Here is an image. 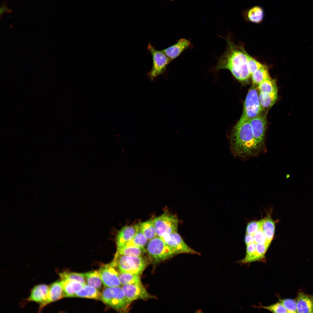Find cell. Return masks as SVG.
<instances>
[{"label": "cell", "mask_w": 313, "mask_h": 313, "mask_svg": "<svg viewBox=\"0 0 313 313\" xmlns=\"http://www.w3.org/2000/svg\"><path fill=\"white\" fill-rule=\"evenodd\" d=\"M153 220L158 236L161 237L166 234L177 232L179 219L176 215L168 211Z\"/></svg>", "instance_id": "obj_7"}, {"label": "cell", "mask_w": 313, "mask_h": 313, "mask_svg": "<svg viewBox=\"0 0 313 313\" xmlns=\"http://www.w3.org/2000/svg\"><path fill=\"white\" fill-rule=\"evenodd\" d=\"M245 241L246 245L255 242L254 235L246 234L245 238Z\"/></svg>", "instance_id": "obj_39"}, {"label": "cell", "mask_w": 313, "mask_h": 313, "mask_svg": "<svg viewBox=\"0 0 313 313\" xmlns=\"http://www.w3.org/2000/svg\"><path fill=\"white\" fill-rule=\"evenodd\" d=\"M98 272L104 285L111 287L121 286L119 278V271L111 263L102 265Z\"/></svg>", "instance_id": "obj_11"}, {"label": "cell", "mask_w": 313, "mask_h": 313, "mask_svg": "<svg viewBox=\"0 0 313 313\" xmlns=\"http://www.w3.org/2000/svg\"><path fill=\"white\" fill-rule=\"evenodd\" d=\"M229 138L232 153L241 159L257 156L266 151L255 139L249 121H238L232 130Z\"/></svg>", "instance_id": "obj_1"}, {"label": "cell", "mask_w": 313, "mask_h": 313, "mask_svg": "<svg viewBox=\"0 0 313 313\" xmlns=\"http://www.w3.org/2000/svg\"><path fill=\"white\" fill-rule=\"evenodd\" d=\"M118 271L119 278L121 285L142 283L139 275Z\"/></svg>", "instance_id": "obj_29"}, {"label": "cell", "mask_w": 313, "mask_h": 313, "mask_svg": "<svg viewBox=\"0 0 313 313\" xmlns=\"http://www.w3.org/2000/svg\"><path fill=\"white\" fill-rule=\"evenodd\" d=\"M261 221L262 229L268 241L270 243L274 235L275 223L269 214H267L265 218L261 219Z\"/></svg>", "instance_id": "obj_21"}, {"label": "cell", "mask_w": 313, "mask_h": 313, "mask_svg": "<svg viewBox=\"0 0 313 313\" xmlns=\"http://www.w3.org/2000/svg\"><path fill=\"white\" fill-rule=\"evenodd\" d=\"M104 288L101 293V300L118 312H127L131 303L126 298L121 286Z\"/></svg>", "instance_id": "obj_4"}, {"label": "cell", "mask_w": 313, "mask_h": 313, "mask_svg": "<svg viewBox=\"0 0 313 313\" xmlns=\"http://www.w3.org/2000/svg\"><path fill=\"white\" fill-rule=\"evenodd\" d=\"M269 246L265 244L256 243V250L258 261L265 262V254Z\"/></svg>", "instance_id": "obj_35"}, {"label": "cell", "mask_w": 313, "mask_h": 313, "mask_svg": "<svg viewBox=\"0 0 313 313\" xmlns=\"http://www.w3.org/2000/svg\"><path fill=\"white\" fill-rule=\"evenodd\" d=\"M191 45L189 40L181 38L176 44L162 51L172 61L176 58L184 50L190 47Z\"/></svg>", "instance_id": "obj_15"}, {"label": "cell", "mask_w": 313, "mask_h": 313, "mask_svg": "<svg viewBox=\"0 0 313 313\" xmlns=\"http://www.w3.org/2000/svg\"><path fill=\"white\" fill-rule=\"evenodd\" d=\"M296 302L297 312L313 313V296L300 292Z\"/></svg>", "instance_id": "obj_17"}, {"label": "cell", "mask_w": 313, "mask_h": 313, "mask_svg": "<svg viewBox=\"0 0 313 313\" xmlns=\"http://www.w3.org/2000/svg\"><path fill=\"white\" fill-rule=\"evenodd\" d=\"M257 86L253 84L248 90L244 105L242 114L238 122L249 121L262 114L264 110L259 98Z\"/></svg>", "instance_id": "obj_5"}, {"label": "cell", "mask_w": 313, "mask_h": 313, "mask_svg": "<svg viewBox=\"0 0 313 313\" xmlns=\"http://www.w3.org/2000/svg\"><path fill=\"white\" fill-rule=\"evenodd\" d=\"M257 88L259 92L271 93L278 91L276 80L270 77L261 83Z\"/></svg>", "instance_id": "obj_28"}, {"label": "cell", "mask_w": 313, "mask_h": 313, "mask_svg": "<svg viewBox=\"0 0 313 313\" xmlns=\"http://www.w3.org/2000/svg\"><path fill=\"white\" fill-rule=\"evenodd\" d=\"M257 307L265 309L274 313H288L287 309L280 302L268 306L260 305Z\"/></svg>", "instance_id": "obj_33"}, {"label": "cell", "mask_w": 313, "mask_h": 313, "mask_svg": "<svg viewBox=\"0 0 313 313\" xmlns=\"http://www.w3.org/2000/svg\"><path fill=\"white\" fill-rule=\"evenodd\" d=\"M49 289V285L41 284L34 286L31 290L29 296L26 300L27 302H35L39 305L40 312L46 306Z\"/></svg>", "instance_id": "obj_13"}, {"label": "cell", "mask_w": 313, "mask_h": 313, "mask_svg": "<svg viewBox=\"0 0 313 313\" xmlns=\"http://www.w3.org/2000/svg\"><path fill=\"white\" fill-rule=\"evenodd\" d=\"M83 274L88 285L99 290L101 288L103 283L98 271L94 270Z\"/></svg>", "instance_id": "obj_22"}, {"label": "cell", "mask_w": 313, "mask_h": 313, "mask_svg": "<svg viewBox=\"0 0 313 313\" xmlns=\"http://www.w3.org/2000/svg\"><path fill=\"white\" fill-rule=\"evenodd\" d=\"M261 220L253 221L248 223L246 229V234L254 235L261 228Z\"/></svg>", "instance_id": "obj_36"}, {"label": "cell", "mask_w": 313, "mask_h": 313, "mask_svg": "<svg viewBox=\"0 0 313 313\" xmlns=\"http://www.w3.org/2000/svg\"><path fill=\"white\" fill-rule=\"evenodd\" d=\"M249 121L255 139L260 145L266 149L264 145V139L267 123L265 115L261 114Z\"/></svg>", "instance_id": "obj_12"}, {"label": "cell", "mask_w": 313, "mask_h": 313, "mask_svg": "<svg viewBox=\"0 0 313 313\" xmlns=\"http://www.w3.org/2000/svg\"><path fill=\"white\" fill-rule=\"evenodd\" d=\"M224 38L227 42L226 48L218 59L214 70L217 72L221 69H227L239 81H247L251 75L248 68L247 52L243 46L236 45L230 37Z\"/></svg>", "instance_id": "obj_2"}, {"label": "cell", "mask_w": 313, "mask_h": 313, "mask_svg": "<svg viewBox=\"0 0 313 313\" xmlns=\"http://www.w3.org/2000/svg\"><path fill=\"white\" fill-rule=\"evenodd\" d=\"M64 297L63 290L60 281H57L49 285L46 306Z\"/></svg>", "instance_id": "obj_20"}, {"label": "cell", "mask_w": 313, "mask_h": 313, "mask_svg": "<svg viewBox=\"0 0 313 313\" xmlns=\"http://www.w3.org/2000/svg\"><path fill=\"white\" fill-rule=\"evenodd\" d=\"M146 252L151 262L156 264L174 256L175 254L160 237L156 236L148 243Z\"/></svg>", "instance_id": "obj_6"}, {"label": "cell", "mask_w": 313, "mask_h": 313, "mask_svg": "<svg viewBox=\"0 0 313 313\" xmlns=\"http://www.w3.org/2000/svg\"><path fill=\"white\" fill-rule=\"evenodd\" d=\"M171 0L172 1H174L175 0Z\"/></svg>", "instance_id": "obj_40"}, {"label": "cell", "mask_w": 313, "mask_h": 313, "mask_svg": "<svg viewBox=\"0 0 313 313\" xmlns=\"http://www.w3.org/2000/svg\"><path fill=\"white\" fill-rule=\"evenodd\" d=\"M161 238L175 255L183 253L200 255L186 243L177 232L166 234Z\"/></svg>", "instance_id": "obj_9"}, {"label": "cell", "mask_w": 313, "mask_h": 313, "mask_svg": "<svg viewBox=\"0 0 313 313\" xmlns=\"http://www.w3.org/2000/svg\"><path fill=\"white\" fill-rule=\"evenodd\" d=\"M139 224L140 230L148 240L157 236L153 220H150Z\"/></svg>", "instance_id": "obj_25"}, {"label": "cell", "mask_w": 313, "mask_h": 313, "mask_svg": "<svg viewBox=\"0 0 313 313\" xmlns=\"http://www.w3.org/2000/svg\"><path fill=\"white\" fill-rule=\"evenodd\" d=\"M246 55L247 58L248 68L250 73L251 75L253 73L260 68L263 64L256 60L247 52H246Z\"/></svg>", "instance_id": "obj_32"}, {"label": "cell", "mask_w": 313, "mask_h": 313, "mask_svg": "<svg viewBox=\"0 0 313 313\" xmlns=\"http://www.w3.org/2000/svg\"><path fill=\"white\" fill-rule=\"evenodd\" d=\"M241 15L244 20L248 22L259 24L262 22L265 17L263 8L256 5L243 10Z\"/></svg>", "instance_id": "obj_14"}, {"label": "cell", "mask_w": 313, "mask_h": 313, "mask_svg": "<svg viewBox=\"0 0 313 313\" xmlns=\"http://www.w3.org/2000/svg\"><path fill=\"white\" fill-rule=\"evenodd\" d=\"M62 286L64 297H74L76 293L85 285L77 281L68 279L60 281Z\"/></svg>", "instance_id": "obj_18"}, {"label": "cell", "mask_w": 313, "mask_h": 313, "mask_svg": "<svg viewBox=\"0 0 313 313\" xmlns=\"http://www.w3.org/2000/svg\"><path fill=\"white\" fill-rule=\"evenodd\" d=\"M121 287L130 303L138 299L146 300L155 298L149 293L142 283L123 285Z\"/></svg>", "instance_id": "obj_10"}, {"label": "cell", "mask_w": 313, "mask_h": 313, "mask_svg": "<svg viewBox=\"0 0 313 313\" xmlns=\"http://www.w3.org/2000/svg\"><path fill=\"white\" fill-rule=\"evenodd\" d=\"M116 252L121 255L137 256L144 255L146 251L135 244L132 240L123 245L117 246Z\"/></svg>", "instance_id": "obj_19"}, {"label": "cell", "mask_w": 313, "mask_h": 313, "mask_svg": "<svg viewBox=\"0 0 313 313\" xmlns=\"http://www.w3.org/2000/svg\"><path fill=\"white\" fill-rule=\"evenodd\" d=\"M139 228V224L123 228L117 236V246L122 245L131 241Z\"/></svg>", "instance_id": "obj_16"}, {"label": "cell", "mask_w": 313, "mask_h": 313, "mask_svg": "<svg viewBox=\"0 0 313 313\" xmlns=\"http://www.w3.org/2000/svg\"><path fill=\"white\" fill-rule=\"evenodd\" d=\"M11 11V10L8 8L7 4L5 3H3L1 6L0 8V17H1L5 13H9Z\"/></svg>", "instance_id": "obj_38"}, {"label": "cell", "mask_w": 313, "mask_h": 313, "mask_svg": "<svg viewBox=\"0 0 313 313\" xmlns=\"http://www.w3.org/2000/svg\"><path fill=\"white\" fill-rule=\"evenodd\" d=\"M151 263L149 257L144 255L127 256L116 252L111 263L119 271L140 276Z\"/></svg>", "instance_id": "obj_3"}, {"label": "cell", "mask_w": 313, "mask_h": 313, "mask_svg": "<svg viewBox=\"0 0 313 313\" xmlns=\"http://www.w3.org/2000/svg\"><path fill=\"white\" fill-rule=\"evenodd\" d=\"M253 84L257 86L262 82L270 77L268 67L263 64L251 75Z\"/></svg>", "instance_id": "obj_26"}, {"label": "cell", "mask_w": 313, "mask_h": 313, "mask_svg": "<svg viewBox=\"0 0 313 313\" xmlns=\"http://www.w3.org/2000/svg\"><path fill=\"white\" fill-rule=\"evenodd\" d=\"M61 279H68L77 281L83 284H86L83 273L64 271L59 273Z\"/></svg>", "instance_id": "obj_30"}, {"label": "cell", "mask_w": 313, "mask_h": 313, "mask_svg": "<svg viewBox=\"0 0 313 313\" xmlns=\"http://www.w3.org/2000/svg\"><path fill=\"white\" fill-rule=\"evenodd\" d=\"M101 293L95 288L85 284L82 288L77 292L74 297L101 300Z\"/></svg>", "instance_id": "obj_23"}, {"label": "cell", "mask_w": 313, "mask_h": 313, "mask_svg": "<svg viewBox=\"0 0 313 313\" xmlns=\"http://www.w3.org/2000/svg\"><path fill=\"white\" fill-rule=\"evenodd\" d=\"M256 243L254 242L246 245L245 256L239 261L240 264L243 265L258 261L256 254Z\"/></svg>", "instance_id": "obj_27"}, {"label": "cell", "mask_w": 313, "mask_h": 313, "mask_svg": "<svg viewBox=\"0 0 313 313\" xmlns=\"http://www.w3.org/2000/svg\"><path fill=\"white\" fill-rule=\"evenodd\" d=\"M152 57L153 65L148 75L151 81L164 73L169 63L171 61L162 51L156 49L149 43L147 48Z\"/></svg>", "instance_id": "obj_8"}, {"label": "cell", "mask_w": 313, "mask_h": 313, "mask_svg": "<svg viewBox=\"0 0 313 313\" xmlns=\"http://www.w3.org/2000/svg\"><path fill=\"white\" fill-rule=\"evenodd\" d=\"M254 235L255 242L256 243L270 245V243L268 241L261 227Z\"/></svg>", "instance_id": "obj_37"}, {"label": "cell", "mask_w": 313, "mask_h": 313, "mask_svg": "<svg viewBox=\"0 0 313 313\" xmlns=\"http://www.w3.org/2000/svg\"><path fill=\"white\" fill-rule=\"evenodd\" d=\"M133 243L139 247L145 249V247L148 243V239L139 229L132 240Z\"/></svg>", "instance_id": "obj_31"}, {"label": "cell", "mask_w": 313, "mask_h": 313, "mask_svg": "<svg viewBox=\"0 0 313 313\" xmlns=\"http://www.w3.org/2000/svg\"><path fill=\"white\" fill-rule=\"evenodd\" d=\"M277 92L271 93L259 92V99L261 105L264 109L271 108L278 99Z\"/></svg>", "instance_id": "obj_24"}, {"label": "cell", "mask_w": 313, "mask_h": 313, "mask_svg": "<svg viewBox=\"0 0 313 313\" xmlns=\"http://www.w3.org/2000/svg\"><path fill=\"white\" fill-rule=\"evenodd\" d=\"M281 303L287 310L288 313H293L297 312L296 302L291 299H279Z\"/></svg>", "instance_id": "obj_34"}]
</instances>
